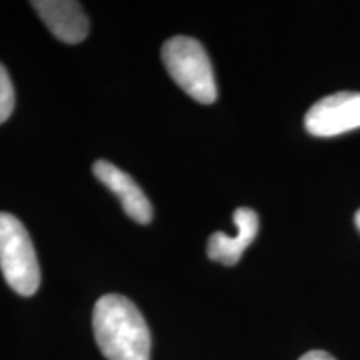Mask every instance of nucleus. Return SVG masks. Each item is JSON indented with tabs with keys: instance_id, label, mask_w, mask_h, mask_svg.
I'll return each mask as SVG.
<instances>
[{
	"instance_id": "obj_1",
	"label": "nucleus",
	"mask_w": 360,
	"mask_h": 360,
	"mask_svg": "<svg viewBox=\"0 0 360 360\" xmlns=\"http://www.w3.org/2000/svg\"><path fill=\"white\" fill-rule=\"evenodd\" d=\"M101 352L109 360H150L152 337L132 300L119 294L97 300L92 317Z\"/></svg>"
},
{
	"instance_id": "obj_2",
	"label": "nucleus",
	"mask_w": 360,
	"mask_h": 360,
	"mask_svg": "<svg viewBox=\"0 0 360 360\" xmlns=\"http://www.w3.org/2000/svg\"><path fill=\"white\" fill-rule=\"evenodd\" d=\"M162 60L174 82L187 96L200 103H212L217 98L214 69L204 45L199 40L177 35L162 47Z\"/></svg>"
},
{
	"instance_id": "obj_3",
	"label": "nucleus",
	"mask_w": 360,
	"mask_h": 360,
	"mask_svg": "<svg viewBox=\"0 0 360 360\" xmlns=\"http://www.w3.org/2000/svg\"><path fill=\"white\" fill-rule=\"evenodd\" d=\"M0 270L12 290L30 297L39 290L40 267L29 232L12 214L0 212Z\"/></svg>"
},
{
	"instance_id": "obj_4",
	"label": "nucleus",
	"mask_w": 360,
	"mask_h": 360,
	"mask_svg": "<svg viewBox=\"0 0 360 360\" xmlns=\"http://www.w3.org/2000/svg\"><path fill=\"white\" fill-rule=\"evenodd\" d=\"M360 127V92H339L314 103L305 129L314 137H335Z\"/></svg>"
},
{
	"instance_id": "obj_5",
	"label": "nucleus",
	"mask_w": 360,
	"mask_h": 360,
	"mask_svg": "<svg viewBox=\"0 0 360 360\" xmlns=\"http://www.w3.org/2000/svg\"><path fill=\"white\" fill-rule=\"evenodd\" d=\"M92 170L94 175L101 180L103 186L115 193L117 199L124 207L125 214L130 219L135 220L137 224L150 222L152 217H154V209H152L150 200L147 199L142 188L137 186V182L129 174H125L124 170H120L117 165L107 160H97Z\"/></svg>"
},
{
	"instance_id": "obj_6",
	"label": "nucleus",
	"mask_w": 360,
	"mask_h": 360,
	"mask_svg": "<svg viewBox=\"0 0 360 360\" xmlns=\"http://www.w3.org/2000/svg\"><path fill=\"white\" fill-rule=\"evenodd\" d=\"M32 7L44 24L65 44H79L89 34V19L82 6L74 0H37Z\"/></svg>"
},
{
	"instance_id": "obj_7",
	"label": "nucleus",
	"mask_w": 360,
	"mask_h": 360,
	"mask_svg": "<svg viewBox=\"0 0 360 360\" xmlns=\"http://www.w3.org/2000/svg\"><path fill=\"white\" fill-rule=\"evenodd\" d=\"M237 233L233 237L224 232H215L207 244V255L215 262L224 265H236L244 250L254 242L259 232V215L252 209L240 207L233 212Z\"/></svg>"
},
{
	"instance_id": "obj_8",
	"label": "nucleus",
	"mask_w": 360,
	"mask_h": 360,
	"mask_svg": "<svg viewBox=\"0 0 360 360\" xmlns=\"http://www.w3.org/2000/svg\"><path fill=\"white\" fill-rule=\"evenodd\" d=\"M15 107V92L6 67L0 64V124L8 120Z\"/></svg>"
},
{
	"instance_id": "obj_9",
	"label": "nucleus",
	"mask_w": 360,
	"mask_h": 360,
	"mask_svg": "<svg viewBox=\"0 0 360 360\" xmlns=\"http://www.w3.org/2000/svg\"><path fill=\"white\" fill-rule=\"evenodd\" d=\"M299 360H335L328 352H323V350H310V352L304 354Z\"/></svg>"
},
{
	"instance_id": "obj_10",
	"label": "nucleus",
	"mask_w": 360,
	"mask_h": 360,
	"mask_svg": "<svg viewBox=\"0 0 360 360\" xmlns=\"http://www.w3.org/2000/svg\"><path fill=\"white\" fill-rule=\"evenodd\" d=\"M355 225H357V229L360 231V210L357 214H355Z\"/></svg>"
}]
</instances>
